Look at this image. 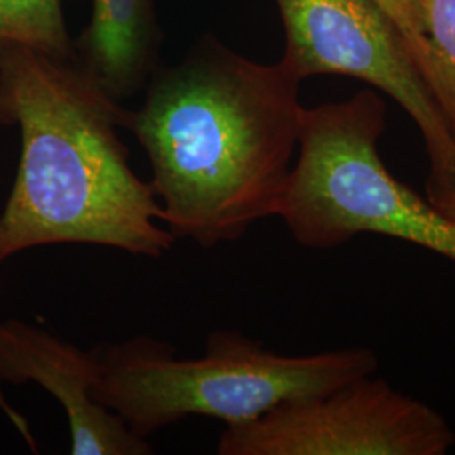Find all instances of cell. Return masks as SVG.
Instances as JSON below:
<instances>
[{"mask_svg": "<svg viewBox=\"0 0 455 455\" xmlns=\"http://www.w3.org/2000/svg\"><path fill=\"white\" fill-rule=\"evenodd\" d=\"M300 80L201 39L156 68L125 129L146 150L161 220L174 238L214 248L278 216L304 107Z\"/></svg>", "mask_w": 455, "mask_h": 455, "instance_id": "1", "label": "cell"}, {"mask_svg": "<svg viewBox=\"0 0 455 455\" xmlns=\"http://www.w3.org/2000/svg\"><path fill=\"white\" fill-rule=\"evenodd\" d=\"M127 110L73 60L31 48L0 58V125L20 132L16 180L0 212V263L54 244H95L161 259L164 227L148 180L118 129Z\"/></svg>", "mask_w": 455, "mask_h": 455, "instance_id": "2", "label": "cell"}, {"mask_svg": "<svg viewBox=\"0 0 455 455\" xmlns=\"http://www.w3.org/2000/svg\"><path fill=\"white\" fill-rule=\"evenodd\" d=\"M95 351V398L144 439L195 415L227 427L251 422L282 403L371 376L379 366L370 347L289 356L235 331L212 332L196 359L176 358L169 342L147 336L98 344Z\"/></svg>", "mask_w": 455, "mask_h": 455, "instance_id": "3", "label": "cell"}, {"mask_svg": "<svg viewBox=\"0 0 455 455\" xmlns=\"http://www.w3.org/2000/svg\"><path fill=\"white\" fill-rule=\"evenodd\" d=\"M387 103L373 90L304 108L278 218L293 240L329 250L383 235L455 261V221L396 180L379 156Z\"/></svg>", "mask_w": 455, "mask_h": 455, "instance_id": "4", "label": "cell"}, {"mask_svg": "<svg viewBox=\"0 0 455 455\" xmlns=\"http://www.w3.org/2000/svg\"><path fill=\"white\" fill-rule=\"evenodd\" d=\"M285 28L280 60L302 82L344 75L393 98L422 133L427 199L440 206L455 188V137L411 58L407 39L374 0H275Z\"/></svg>", "mask_w": 455, "mask_h": 455, "instance_id": "5", "label": "cell"}, {"mask_svg": "<svg viewBox=\"0 0 455 455\" xmlns=\"http://www.w3.org/2000/svg\"><path fill=\"white\" fill-rule=\"evenodd\" d=\"M455 432L435 408L364 376L229 425L220 455H445Z\"/></svg>", "mask_w": 455, "mask_h": 455, "instance_id": "6", "label": "cell"}, {"mask_svg": "<svg viewBox=\"0 0 455 455\" xmlns=\"http://www.w3.org/2000/svg\"><path fill=\"white\" fill-rule=\"evenodd\" d=\"M95 347L63 341L20 319L0 321V383H36L65 408L73 455H148L152 445L95 398Z\"/></svg>", "mask_w": 455, "mask_h": 455, "instance_id": "7", "label": "cell"}, {"mask_svg": "<svg viewBox=\"0 0 455 455\" xmlns=\"http://www.w3.org/2000/svg\"><path fill=\"white\" fill-rule=\"evenodd\" d=\"M161 26L156 0H93L92 19L73 43V61L115 100L146 88L157 68Z\"/></svg>", "mask_w": 455, "mask_h": 455, "instance_id": "8", "label": "cell"}, {"mask_svg": "<svg viewBox=\"0 0 455 455\" xmlns=\"http://www.w3.org/2000/svg\"><path fill=\"white\" fill-rule=\"evenodd\" d=\"M16 46L73 58L61 0H0V58Z\"/></svg>", "mask_w": 455, "mask_h": 455, "instance_id": "9", "label": "cell"}, {"mask_svg": "<svg viewBox=\"0 0 455 455\" xmlns=\"http://www.w3.org/2000/svg\"><path fill=\"white\" fill-rule=\"evenodd\" d=\"M428 37L422 78L455 137V0H419Z\"/></svg>", "mask_w": 455, "mask_h": 455, "instance_id": "10", "label": "cell"}, {"mask_svg": "<svg viewBox=\"0 0 455 455\" xmlns=\"http://www.w3.org/2000/svg\"><path fill=\"white\" fill-rule=\"evenodd\" d=\"M395 20L407 39L408 48L419 71L428 58V37L419 0H374ZM422 75V73H420Z\"/></svg>", "mask_w": 455, "mask_h": 455, "instance_id": "11", "label": "cell"}, {"mask_svg": "<svg viewBox=\"0 0 455 455\" xmlns=\"http://www.w3.org/2000/svg\"><path fill=\"white\" fill-rule=\"evenodd\" d=\"M0 410L7 417V420L14 425V428L20 434V437L26 440L29 449L31 451H37V442H36L33 430H31V425H29L28 419L19 410H16V408L9 403L5 393L2 390V387H0Z\"/></svg>", "mask_w": 455, "mask_h": 455, "instance_id": "12", "label": "cell"}, {"mask_svg": "<svg viewBox=\"0 0 455 455\" xmlns=\"http://www.w3.org/2000/svg\"><path fill=\"white\" fill-rule=\"evenodd\" d=\"M440 212L443 214H447L449 218H452L455 221V188L452 189V193L445 197V201L439 206Z\"/></svg>", "mask_w": 455, "mask_h": 455, "instance_id": "13", "label": "cell"}]
</instances>
